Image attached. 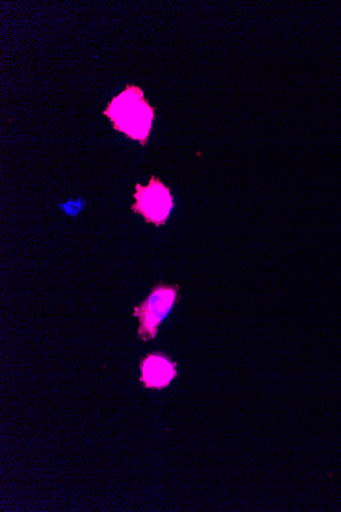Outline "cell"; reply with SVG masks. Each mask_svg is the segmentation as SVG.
Listing matches in <instances>:
<instances>
[{"mask_svg": "<svg viewBox=\"0 0 341 512\" xmlns=\"http://www.w3.org/2000/svg\"><path fill=\"white\" fill-rule=\"evenodd\" d=\"M134 198L136 203L132 210L157 227L166 223L174 208L170 189L155 176H152L149 185L136 184Z\"/></svg>", "mask_w": 341, "mask_h": 512, "instance_id": "cell-2", "label": "cell"}, {"mask_svg": "<svg viewBox=\"0 0 341 512\" xmlns=\"http://www.w3.org/2000/svg\"><path fill=\"white\" fill-rule=\"evenodd\" d=\"M178 292V286L158 285L148 298L134 308L133 315L140 322L138 336L142 341L156 339L160 324L177 302Z\"/></svg>", "mask_w": 341, "mask_h": 512, "instance_id": "cell-1", "label": "cell"}, {"mask_svg": "<svg viewBox=\"0 0 341 512\" xmlns=\"http://www.w3.org/2000/svg\"><path fill=\"white\" fill-rule=\"evenodd\" d=\"M176 365L164 354H149L141 361L142 377L140 381L144 384L145 388H166L177 376Z\"/></svg>", "mask_w": 341, "mask_h": 512, "instance_id": "cell-3", "label": "cell"}]
</instances>
